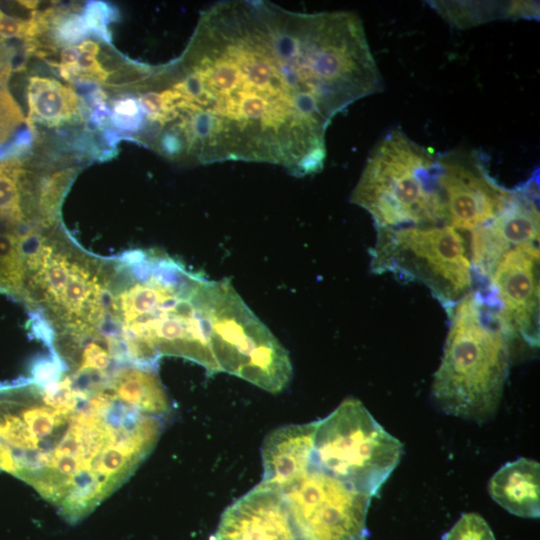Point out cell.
Returning a JSON list of instances; mask_svg holds the SVG:
<instances>
[{
	"mask_svg": "<svg viewBox=\"0 0 540 540\" xmlns=\"http://www.w3.org/2000/svg\"><path fill=\"white\" fill-rule=\"evenodd\" d=\"M402 453L403 444L360 400L348 397L317 421L312 467L372 498L396 468Z\"/></svg>",
	"mask_w": 540,
	"mask_h": 540,
	"instance_id": "ba28073f",
	"label": "cell"
},
{
	"mask_svg": "<svg viewBox=\"0 0 540 540\" xmlns=\"http://www.w3.org/2000/svg\"><path fill=\"white\" fill-rule=\"evenodd\" d=\"M204 299L209 345L219 372L276 394L292 378L285 348L258 319L228 279L209 280Z\"/></svg>",
	"mask_w": 540,
	"mask_h": 540,
	"instance_id": "8992f818",
	"label": "cell"
},
{
	"mask_svg": "<svg viewBox=\"0 0 540 540\" xmlns=\"http://www.w3.org/2000/svg\"><path fill=\"white\" fill-rule=\"evenodd\" d=\"M163 128L178 160L322 170L326 131L382 90L359 17L296 12L269 1H221L199 18L180 59L156 68Z\"/></svg>",
	"mask_w": 540,
	"mask_h": 540,
	"instance_id": "6da1fadb",
	"label": "cell"
},
{
	"mask_svg": "<svg viewBox=\"0 0 540 540\" xmlns=\"http://www.w3.org/2000/svg\"><path fill=\"white\" fill-rule=\"evenodd\" d=\"M3 15L2 11L0 10V17Z\"/></svg>",
	"mask_w": 540,
	"mask_h": 540,
	"instance_id": "1f68e13d",
	"label": "cell"
},
{
	"mask_svg": "<svg viewBox=\"0 0 540 540\" xmlns=\"http://www.w3.org/2000/svg\"><path fill=\"white\" fill-rule=\"evenodd\" d=\"M431 394L445 413L485 422L497 412L509 370V346L496 306L480 288L453 308Z\"/></svg>",
	"mask_w": 540,
	"mask_h": 540,
	"instance_id": "277c9868",
	"label": "cell"
},
{
	"mask_svg": "<svg viewBox=\"0 0 540 540\" xmlns=\"http://www.w3.org/2000/svg\"><path fill=\"white\" fill-rule=\"evenodd\" d=\"M76 171L73 168L53 172L42 178L38 196V225L50 228L59 224V209Z\"/></svg>",
	"mask_w": 540,
	"mask_h": 540,
	"instance_id": "ac0fdd59",
	"label": "cell"
},
{
	"mask_svg": "<svg viewBox=\"0 0 540 540\" xmlns=\"http://www.w3.org/2000/svg\"><path fill=\"white\" fill-rule=\"evenodd\" d=\"M112 109L109 119L116 128L129 133L142 131L145 120L137 98H118L113 102Z\"/></svg>",
	"mask_w": 540,
	"mask_h": 540,
	"instance_id": "44dd1931",
	"label": "cell"
},
{
	"mask_svg": "<svg viewBox=\"0 0 540 540\" xmlns=\"http://www.w3.org/2000/svg\"><path fill=\"white\" fill-rule=\"evenodd\" d=\"M281 490L300 540H367L370 496L314 467Z\"/></svg>",
	"mask_w": 540,
	"mask_h": 540,
	"instance_id": "9c48e42d",
	"label": "cell"
},
{
	"mask_svg": "<svg viewBox=\"0 0 540 540\" xmlns=\"http://www.w3.org/2000/svg\"><path fill=\"white\" fill-rule=\"evenodd\" d=\"M155 69L156 68H153L152 70V74L150 76V78L148 79L147 81V84L149 86H152L151 85V80H152V77H153V74L155 72ZM155 87V86H154ZM162 89V87H157L155 90V92H157V94L159 95V91ZM160 98V97H159ZM160 114H161V100H160V113L158 114V116L156 117L155 121H154V125L156 126V128L158 130H161L163 128V126L160 125L159 123V120H160ZM160 132V131H159ZM159 134V133H158ZM154 143L157 145L158 149L160 150V152L166 156L167 158L171 159V160H178V153H177V149H176V146L169 140L163 138V137H160L157 135Z\"/></svg>",
	"mask_w": 540,
	"mask_h": 540,
	"instance_id": "4316f807",
	"label": "cell"
},
{
	"mask_svg": "<svg viewBox=\"0 0 540 540\" xmlns=\"http://www.w3.org/2000/svg\"><path fill=\"white\" fill-rule=\"evenodd\" d=\"M76 48L78 51H85V52H89L95 55H98L100 51L99 44L92 40L82 41L80 44L76 46Z\"/></svg>",
	"mask_w": 540,
	"mask_h": 540,
	"instance_id": "f546056e",
	"label": "cell"
},
{
	"mask_svg": "<svg viewBox=\"0 0 540 540\" xmlns=\"http://www.w3.org/2000/svg\"><path fill=\"white\" fill-rule=\"evenodd\" d=\"M439 174L433 149L393 129L370 152L350 201L366 210L377 228L445 224Z\"/></svg>",
	"mask_w": 540,
	"mask_h": 540,
	"instance_id": "5b68a950",
	"label": "cell"
},
{
	"mask_svg": "<svg viewBox=\"0 0 540 540\" xmlns=\"http://www.w3.org/2000/svg\"><path fill=\"white\" fill-rule=\"evenodd\" d=\"M469 250L462 231L446 224L377 228L371 270L421 282L450 315L472 290Z\"/></svg>",
	"mask_w": 540,
	"mask_h": 540,
	"instance_id": "52a82bcc",
	"label": "cell"
},
{
	"mask_svg": "<svg viewBox=\"0 0 540 540\" xmlns=\"http://www.w3.org/2000/svg\"><path fill=\"white\" fill-rule=\"evenodd\" d=\"M210 540H300L283 492L260 482L229 505Z\"/></svg>",
	"mask_w": 540,
	"mask_h": 540,
	"instance_id": "4fadbf2b",
	"label": "cell"
},
{
	"mask_svg": "<svg viewBox=\"0 0 540 540\" xmlns=\"http://www.w3.org/2000/svg\"><path fill=\"white\" fill-rule=\"evenodd\" d=\"M28 126L52 127L81 119V100L71 87L55 79L33 76L27 88Z\"/></svg>",
	"mask_w": 540,
	"mask_h": 540,
	"instance_id": "2e32d148",
	"label": "cell"
},
{
	"mask_svg": "<svg viewBox=\"0 0 540 540\" xmlns=\"http://www.w3.org/2000/svg\"><path fill=\"white\" fill-rule=\"evenodd\" d=\"M0 469L15 475V466L10 449L0 442Z\"/></svg>",
	"mask_w": 540,
	"mask_h": 540,
	"instance_id": "83f0119b",
	"label": "cell"
},
{
	"mask_svg": "<svg viewBox=\"0 0 540 540\" xmlns=\"http://www.w3.org/2000/svg\"><path fill=\"white\" fill-rule=\"evenodd\" d=\"M10 73L7 69L0 71V128L13 131L25 118L7 89Z\"/></svg>",
	"mask_w": 540,
	"mask_h": 540,
	"instance_id": "cb8c5ba5",
	"label": "cell"
},
{
	"mask_svg": "<svg viewBox=\"0 0 540 540\" xmlns=\"http://www.w3.org/2000/svg\"><path fill=\"white\" fill-rule=\"evenodd\" d=\"M23 277L19 298L36 316L44 338H84L101 332L106 317L110 260L75 244L57 224L35 226L21 237Z\"/></svg>",
	"mask_w": 540,
	"mask_h": 540,
	"instance_id": "3957f363",
	"label": "cell"
},
{
	"mask_svg": "<svg viewBox=\"0 0 540 540\" xmlns=\"http://www.w3.org/2000/svg\"><path fill=\"white\" fill-rule=\"evenodd\" d=\"M442 540H495L487 522L477 513L462 514Z\"/></svg>",
	"mask_w": 540,
	"mask_h": 540,
	"instance_id": "7402d4cb",
	"label": "cell"
},
{
	"mask_svg": "<svg viewBox=\"0 0 540 540\" xmlns=\"http://www.w3.org/2000/svg\"><path fill=\"white\" fill-rule=\"evenodd\" d=\"M24 171L17 159L0 163V220L12 226L29 223L22 208L20 180Z\"/></svg>",
	"mask_w": 540,
	"mask_h": 540,
	"instance_id": "d6986e66",
	"label": "cell"
},
{
	"mask_svg": "<svg viewBox=\"0 0 540 540\" xmlns=\"http://www.w3.org/2000/svg\"><path fill=\"white\" fill-rule=\"evenodd\" d=\"M115 395L134 409L155 417L170 411L166 391L154 367L128 365L109 379Z\"/></svg>",
	"mask_w": 540,
	"mask_h": 540,
	"instance_id": "e0dca14e",
	"label": "cell"
},
{
	"mask_svg": "<svg viewBox=\"0 0 540 540\" xmlns=\"http://www.w3.org/2000/svg\"><path fill=\"white\" fill-rule=\"evenodd\" d=\"M438 185L444 222L472 231L499 215L514 198V189L501 186L476 150L454 149L438 154Z\"/></svg>",
	"mask_w": 540,
	"mask_h": 540,
	"instance_id": "30bf717a",
	"label": "cell"
},
{
	"mask_svg": "<svg viewBox=\"0 0 540 540\" xmlns=\"http://www.w3.org/2000/svg\"><path fill=\"white\" fill-rule=\"evenodd\" d=\"M514 198L489 222L471 232L472 272L486 283L502 257L520 246L539 247V173L514 189Z\"/></svg>",
	"mask_w": 540,
	"mask_h": 540,
	"instance_id": "7c38bea8",
	"label": "cell"
},
{
	"mask_svg": "<svg viewBox=\"0 0 540 540\" xmlns=\"http://www.w3.org/2000/svg\"><path fill=\"white\" fill-rule=\"evenodd\" d=\"M539 479V463L520 457L494 473L488 491L493 500L508 512L523 518H538Z\"/></svg>",
	"mask_w": 540,
	"mask_h": 540,
	"instance_id": "9a60e30c",
	"label": "cell"
},
{
	"mask_svg": "<svg viewBox=\"0 0 540 540\" xmlns=\"http://www.w3.org/2000/svg\"><path fill=\"white\" fill-rule=\"evenodd\" d=\"M317 421L284 425L269 432L261 448L262 482L285 488L312 468Z\"/></svg>",
	"mask_w": 540,
	"mask_h": 540,
	"instance_id": "5bb4252c",
	"label": "cell"
},
{
	"mask_svg": "<svg viewBox=\"0 0 540 540\" xmlns=\"http://www.w3.org/2000/svg\"><path fill=\"white\" fill-rule=\"evenodd\" d=\"M116 11L108 4L102 2H90L85 6L82 16L88 28L89 34L94 35L105 42L110 41L107 24L116 17Z\"/></svg>",
	"mask_w": 540,
	"mask_h": 540,
	"instance_id": "603a6c76",
	"label": "cell"
},
{
	"mask_svg": "<svg viewBox=\"0 0 540 540\" xmlns=\"http://www.w3.org/2000/svg\"><path fill=\"white\" fill-rule=\"evenodd\" d=\"M12 131L11 130H7V129H4V128H0V145L2 143H4L8 138L9 136L11 135Z\"/></svg>",
	"mask_w": 540,
	"mask_h": 540,
	"instance_id": "4dcf8cb0",
	"label": "cell"
},
{
	"mask_svg": "<svg viewBox=\"0 0 540 540\" xmlns=\"http://www.w3.org/2000/svg\"><path fill=\"white\" fill-rule=\"evenodd\" d=\"M483 289L496 306L507 334L532 347L539 344V247L508 251Z\"/></svg>",
	"mask_w": 540,
	"mask_h": 540,
	"instance_id": "8fae6325",
	"label": "cell"
},
{
	"mask_svg": "<svg viewBox=\"0 0 540 540\" xmlns=\"http://www.w3.org/2000/svg\"><path fill=\"white\" fill-rule=\"evenodd\" d=\"M152 68L144 64L126 61L118 69L109 73L103 84L112 88L139 85L149 78Z\"/></svg>",
	"mask_w": 540,
	"mask_h": 540,
	"instance_id": "d4e9b609",
	"label": "cell"
},
{
	"mask_svg": "<svg viewBox=\"0 0 540 540\" xmlns=\"http://www.w3.org/2000/svg\"><path fill=\"white\" fill-rule=\"evenodd\" d=\"M21 237L13 229L0 232V290L18 297L23 277Z\"/></svg>",
	"mask_w": 540,
	"mask_h": 540,
	"instance_id": "ffe728a7",
	"label": "cell"
},
{
	"mask_svg": "<svg viewBox=\"0 0 540 540\" xmlns=\"http://www.w3.org/2000/svg\"><path fill=\"white\" fill-rule=\"evenodd\" d=\"M79 52L76 46H66L60 52L61 64L67 66H75Z\"/></svg>",
	"mask_w": 540,
	"mask_h": 540,
	"instance_id": "f1b7e54d",
	"label": "cell"
},
{
	"mask_svg": "<svg viewBox=\"0 0 540 540\" xmlns=\"http://www.w3.org/2000/svg\"><path fill=\"white\" fill-rule=\"evenodd\" d=\"M27 21L3 14L0 17V37L3 39H10L14 37L24 39L27 29Z\"/></svg>",
	"mask_w": 540,
	"mask_h": 540,
	"instance_id": "484cf974",
	"label": "cell"
},
{
	"mask_svg": "<svg viewBox=\"0 0 540 540\" xmlns=\"http://www.w3.org/2000/svg\"><path fill=\"white\" fill-rule=\"evenodd\" d=\"M207 283L159 249L125 253L111 260L101 331L117 339L133 365L155 368L170 355L218 373L203 312Z\"/></svg>",
	"mask_w": 540,
	"mask_h": 540,
	"instance_id": "7a4b0ae2",
	"label": "cell"
}]
</instances>
